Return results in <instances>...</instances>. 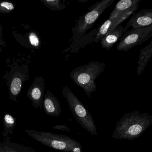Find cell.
<instances>
[{
    "mask_svg": "<svg viewBox=\"0 0 152 152\" xmlns=\"http://www.w3.org/2000/svg\"><path fill=\"white\" fill-rule=\"evenodd\" d=\"M0 6L3 8L7 10H9V11H11V10H13L15 8L14 7V5L12 3H10L8 2H1L0 4Z\"/></svg>",
    "mask_w": 152,
    "mask_h": 152,
    "instance_id": "obj_18",
    "label": "cell"
},
{
    "mask_svg": "<svg viewBox=\"0 0 152 152\" xmlns=\"http://www.w3.org/2000/svg\"><path fill=\"white\" fill-rule=\"evenodd\" d=\"M22 88V81L19 78H15L10 85V92L14 97L17 96L20 93Z\"/></svg>",
    "mask_w": 152,
    "mask_h": 152,
    "instance_id": "obj_15",
    "label": "cell"
},
{
    "mask_svg": "<svg viewBox=\"0 0 152 152\" xmlns=\"http://www.w3.org/2000/svg\"><path fill=\"white\" fill-rule=\"evenodd\" d=\"M152 37V25L137 30L126 31L116 47L119 51H129L136 46L142 44Z\"/></svg>",
    "mask_w": 152,
    "mask_h": 152,
    "instance_id": "obj_7",
    "label": "cell"
},
{
    "mask_svg": "<svg viewBox=\"0 0 152 152\" xmlns=\"http://www.w3.org/2000/svg\"><path fill=\"white\" fill-rule=\"evenodd\" d=\"M105 66V63L92 61L74 69L70 73V78L91 98V94L96 91L95 80L102 73Z\"/></svg>",
    "mask_w": 152,
    "mask_h": 152,
    "instance_id": "obj_2",
    "label": "cell"
},
{
    "mask_svg": "<svg viewBox=\"0 0 152 152\" xmlns=\"http://www.w3.org/2000/svg\"><path fill=\"white\" fill-rule=\"evenodd\" d=\"M141 0H121L116 4L110 16H121L124 21L138 9Z\"/></svg>",
    "mask_w": 152,
    "mask_h": 152,
    "instance_id": "obj_9",
    "label": "cell"
},
{
    "mask_svg": "<svg viewBox=\"0 0 152 152\" xmlns=\"http://www.w3.org/2000/svg\"><path fill=\"white\" fill-rule=\"evenodd\" d=\"M62 93L77 121L90 134L97 135L96 127L92 116L80 99L67 86L63 87Z\"/></svg>",
    "mask_w": 152,
    "mask_h": 152,
    "instance_id": "obj_4",
    "label": "cell"
},
{
    "mask_svg": "<svg viewBox=\"0 0 152 152\" xmlns=\"http://www.w3.org/2000/svg\"><path fill=\"white\" fill-rule=\"evenodd\" d=\"M152 124V116L134 111L125 114L117 122L113 137L132 140L139 137Z\"/></svg>",
    "mask_w": 152,
    "mask_h": 152,
    "instance_id": "obj_1",
    "label": "cell"
},
{
    "mask_svg": "<svg viewBox=\"0 0 152 152\" xmlns=\"http://www.w3.org/2000/svg\"><path fill=\"white\" fill-rule=\"evenodd\" d=\"M46 2L49 8L54 10L60 11L66 7L64 4L60 3V1H46Z\"/></svg>",
    "mask_w": 152,
    "mask_h": 152,
    "instance_id": "obj_16",
    "label": "cell"
},
{
    "mask_svg": "<svg viewBox=\"0 0 152 152\" xmlns=\"http://www.w3.org/2000/svg\"><path fill=\"white\" fill-rule=\"evenodd\" d=\"M29 41L30 43L34 47H38L39 44V40L37 35L34 33H31L29 35Z\"/></svg>",
    "mask_w": 152,
    "mask_h": 152,
    "instance_id": "obj_17",
    "label": "cell"
},
{
    "mask_svg": "<svg viewBox=\"0 0 152 152\" xmlns=\"http://www.w3.org/2000/svg\"><path fill=\"white\" fill-rule=\"evenodd\" d=\"M24 132L36 141L50 148L63 152H71L75 147L81 144L66 135L35 130L25 129Z\"/></svg>",
    "mask_w": 152,
    "mask_h": 152,
    "instance_id": "obj_6",
    "label": "cell"
},
{
    "mask_svg": "<svg viewBox=\"0 0 152 152\" xmlns=\"http://www.w3.org/2000/svg\"><path fill=\"white\" fill-rule=\"evenodd\" d=\"M43 107L45 113L49 116L58 117L61 114L60 102L51 92L48 91L44 98Z\"/></svg>",
    "mask_w": 152,
    "mask_h": 152,
    "instance_id": "obj_11",
    "label": "cell"
},
{
    "mask_svg": "<svg viewBox=\"0 0 152 152\" xmlns=\"http://www.w3.org/2000/svg\"><path fill=\"white\" fill-rule=\"evenodd\" d=\"M16 124V120L15 118L10 114L7 113L3 118V127L4 130L2 132L3 137H8L14 133V128Z\"/></svg>",
    "mask_w": 152,
    "mask_h": 152,
    "instance_id": "obj_14",
    "label": "cell"
},
{
    "mask_svg": "<svg viewBox=\"0 0 152 152\" xmlns=\"http://www.w3.org/2000/svg\"><path fill=\"white\" fill-rule=\"evenodd\" d=\"M152 56V41L143 48L140 52L137 67V75H140L143 72Z\"/></svg>",
    "mask_w": 152,
    "mask_h": 152,
    "instance_id": "obj_13",
    "label": "cell"
},
{
    "mask_svg": "<svg viewBox=\"0 0 152 152\" xmlns=\"http://www.w3.org/2000/svg\"><path fill=\"white\" fill-rule=\"evenodd\" d=\"M114 1L102 0L89 7L86 12L75 20V25L72 28V37L68 44L72 45L85 35L86 31L94 26L100 15Z\"/></svg>",
    "mask_w": 152,
    "mask_h": 152,
    "instance_id": "obj_3",
    "label": "cell"
},
{
    "mask_svg": "<svg viewBox=\"0 0 152 152\" xmlns=\"http://www.w3.org/2000/svg\"><path fill=\"white\" fill-rule=\"evenodd\" d=\"M78 1L79 2H81V3H84V2H87L88 1V0H78Z\"/></svg>",
    "mask_w": 152,
    "mask_h": 152,
    "instance_id": "obj_21",
    "label": "cell"
},
{
    "mask_svg": "<svg viewBox=\"0 0 152 152\" xmlns=\"http://www.w3.org/2000/svg\"><path fill=\"white\" fill-rule=\"evenodd\" d=\"M121 16H110L108 19L101 25L92 30L88 34L83 35L78 41L70 45L64 52L77 53L88 44L92 42L98 43L108 32L121 25Z\"/></svg>",
    "mask_w": 152,
    "mask_h": 152,
    "instance_id": "obj_5",
    "label": "cell"
},
{
    "mask_svg": "<svg viewBox=\"0 0 152 152\" xmlns=\"http://www.w3.org/2000/svg\"><path fill=\"white\" fill-rule=\"evenodd\" d=\"M71 152H82V145L80 144V145L75 147L74 148H73Z\"/></svg>",
    "mask_w": 152,
    "mask_h": 152,
    "instance_id": "obj_20",
    "label": "cell"
},
{
    "mask_svg": "<svg viewBox=\"0 0 152 152\" xmlns=\"http://www.w3.org/2000/svg\"><path fill=\"white\" fill-rule=\"evenodd\" d=\"M127 28L122 26H118L111 31L108 32L100 41V44L102 48L110 50L115 44L121 39L124 34L127 31Z\"/></svg>",
    "mask_w": 152,
    "mask_h": 152,
    "instance_id": "obj_10",
    "label": "cell"
},
{
    "mask_svg": "<svg viewBox=\"0 0 152 152\" xmlns=\"http://www.w3.org/2000/svg\"><path fill=\"white\" fill-rule=\"evenodd\" d=\"M10 136L4 137V140L0 143V152H36L31 147L12 142Z\"/></svg>",
    "mask_w": 152,
    "mask_h": 152,
    "instance_id": "obj_12",
    "label": "cell"
},
{
    "mask_svg": "<svg viewBox=\"0 0 152 152\" xmlns=\"http://www.w3.org/2000/svg\"><path fill=\"white\" fill-rule=\"evenodd\" d=\"M132 15L125 26L127 29L131 27L135 30L152 25V10H142Z\"/></svg>",
    "mask_w": 152,
    "mask_h": 152,
    "instance_id": "obj_8",
    "label": "cell"
},
{
    "mask_svg": "<svg viewBox=\"0 0 152 152\" xmlns=\"http://www.w3.org/2000/svg\"><path fill=\"white\" fill-rule=\"evenodd\" d=\"M53 129H55L58 130L65 131L70 132V130L67 126L65 124H62V125H56L52 127Z\"/></svg>",
    "mask_w": 152,
    "mask_h": 152,
    "instance_id": "obj_19",
    "label": "cell"
}]
</instances>
